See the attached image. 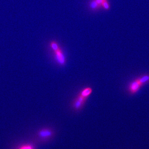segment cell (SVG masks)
Masks as SVG:
<instances>
[{"label": "cell", "instance_id": "cell-1", "mask_svg": "<svg viewBox=\"0 0 149 149\" xmlns=\"http://www.w3.org/2000/svg\"><path fill=\"white\" fill-rule=\"evenodd\" d=\"M88 98L84 97L79 94L74 98L71 103V107L73 110L78 111L83 108Z\"/></svg>", "mask_w": 149, "mask_h": 149}, {"label": "cell", "instance_id": "cell-2", "mask_svg": "<svg viewBox=\"0 0 149 149\" xmlns=\"http://www.w3.org/2000/svg\"><path fill=\"white\" fill-rule=\"evenodd\" d=\"M143 86L138 77H136L128 84L127 91L130 95H134L138 93Z\"/></svg>", "mask_w": 149, "mask_h": 149}, {"label": "cell", "instance_id": "cell-3", "mask_svg": "<svg viewBox=\"0 0 149 149\" xmlns=\"http://www.w3.org/2000/svg\"><path fill=\"white\" fill-rule=\"evenodd\" d=\"M54 52L55 58L57 63L61 66H64L65 65L67 62L66 57L61 48H60L58 50Z\"/></svg>", "mask_w": 149, "mask_h": 149}, {"label": "cell", "instance_id": "cell-4", "mask_svg": "<svg viewBox=\"0 0 149 149\" xmlns=\"http://www.w3.org/2000/svg\"><path fill=\"white\" fill-rule=\"evenodd\" d=\"M93 89L91 87H88L83 88L81 91H80L79 94L80 95L83 96L84 97L88 98L91 95L92 93H93Z\"/></svg>", "mask_w": 149, "mask_h": 149}, {"label": "cell", "instance_id": "cell-5", "mask_svg": "<svg viewBox=\"0 0 149 149\" xmlns=\"http://www.w3.org/2000/svg\"><path fill=\"white\" fill-rule=\"evenodd\" d=\"M138 77L140 83L143 86L147 85L149 83V74H144Z\"/></svg>", "mask_w": 149, "mask_h": 149}, {"label": "cell", "instance_id": "cell-6", "mask_svg": "<svg viewBox=\"0 0 149 149\" xmlns=\"http://www.w3.org/2000/svg\"><path fill=\"white\" fill-rule=\"evenodd\" d=\"M52 131L49 129H44L40 131L39 135L40 137L42 138H47L52 135Z\"/></svg>", "mask_w": 149, "mask_h": 149}, {"label": "cell", "instance_id": "cell-7", "mask_svg": "<svg viewBox=\"0 0 149 149\" xmlns=\"http://www.w3.org/2000/svg\"><path fill=\"white\" fill-rule=\"evenodd\" d=\"M50 45L54 52L60 48L58 43L55 41H52L50 44Z\"/></svg>", "mask_w": 149, "mask_h": 149}, {"label": "cell", "instance_id": "cell-8", "mask_svg": "<svg viewBox=\"0 0 149 149\" xmlns=\"http://www.w3.org/2000/svg\"><path fill=\"white\" fill-rule=\"evenodd\" d=\"M102 7L105 10H109L110 8V6L108 0H104L102 3Z\"/></svg>", "mask_w": 149, "mask_h": 149}, {"label": "cell", "instance_id": "cell-9", "mask_svg": "<svg viewBox=\"0 0 149 149\" xmlns=\"http://www.w3.org/2000/svg\"><path fill=\"white\" fill-rule=\"evenodd\" d=\"M22 149H31V148L30 147H27V148H24Z\"/></svg>", "mask_w": 149, "mask_h": 149}]
</instances>
